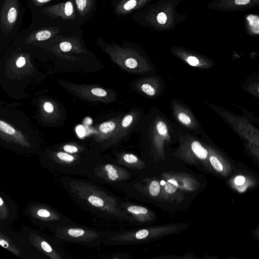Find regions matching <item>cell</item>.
I'll return each instance as SVG.
<instances>
[{
	"label": "cell",
	"instance_id": "35",
	"mask_svg": "<svg viewBox=\"0 0 259 259\" xmlns=\"http://www.w3.org/2000/svg\"><path fill=\"white\" fill-rule=\"evenodd\" d=\"M250 0H235V3L237 5H246L249 3Z\"/></svg>",
	"mask_w": 259,
	"mask_h": 259
},
{
	"label": "cell",
	"instance_id": "30",
	"mask_svg": "<svg viewBox=\"0 0 259 259\" xmlns=\"http://www.w3.org/2000/svg\"><path fill=\"white\" fill-rule=\"evenodd\" d=\"M136 0H130L124 4V9L126 10H130L136 6Z\"/></svg>",
	"mask_w": 259,
	"mask_h": 259
},
{
	"label": "cell",
	"instance_id": "11",
	"mask_svg": "<svg viewBox=\"0 0 259 259\" xmlns=\"http://www.w3.org/2000/svg\"><path fill=\"white\" fill-rule=\"evenodd\" d=\"M57 157L58 159L65 163H72L75 161V157L70 153L66 152H59L57 153Z\"/></svg>",
	"mask_w": 259,
	"mask_h": 259
},
{
	"label": "cell",
	"instance_id": "31",
	"mask_svg": "<svg viewBox=\"0 0 259 259\" xmlns=\"http://www.w3.org/2000/svg\"><path fill=\"white\" fill-rule=\"evenodd\" d=\"M157 20L159 23L161 24H165L167 20V16L164 13L161 12L158 14Z\"/></svg>",
	"mask_w": 259,
	"mask_h": 259
},
{
	"label": "cell",
	"instance_id": "26",
	"mask_svg": "<svg viewBox=\"0 0 259 259\" xmlns=\"http://www.w3.org/2000/svg\"><path fill=\"white\" fill-rule=\"evenodd\" d=\"M133 120V116L131 115H126L122 119L121 124L123 127H127L129 126L132 122Z\"/></svg>",
	"mask_w": 259,
	"mask_h": 259
},
{
	"label": "cell",
	"instance_id": "29",
	"mask_svg": "<svg viewBox=\"0 0 259 259\" xmlns=\"http://www.w3.org/2000/svg\"><path fill=\"white\" fill-rule=\"evenodd\" d=\"M188 63L192 66H196L198 65L199 61L194 56H189L187 59Z\"/></svg>",
	"mask_w": 259,
	"mask_h": 259
},
{
	"label": "cell",
	"instance_id": "19",
	"mask_svg": "<svg viewBox=\"0 0 259 259\" xmlns=\"http://www.w3.org/2000/svg\"><path fill=\"white\" fill-rule=\"evenodd\" d=\"M142 90L149 96H153L155 94V90L152 86L148 83H144L141 87Z\"/></svg>",
	"mask_w": 259,
	"mask_h": 259
},
{
	"label": "cell",
	"instance_id": "1",
	"mask_svg": "<svg viewBox=\"0 0 259 259\" xmlns=\"http://www.w3.org/2000/svg\"><path fill=\"white\" fill-rule=\"evenodd\" d=\"M19 14L17 0H5L1 13V26L6 33L10 32L17 22Z\"/></svg>",
	"mask_w": 259,
	"mask_h": 259
},
{
	"label": "cell",
	"instance_id": "4",
	"mask_svg": "<svg viewBox=\"0 0 259 259\" xmlns=\"http://www.w3.org/2000/svg\"><path fill=\"white\" fill-rule=\"evenodd\" d=\"M30 211L35 218L43 221H54L60 219L55 212L45 206H34Z\"/></svg>",
	"mask_w": 259,
	"mask_h": 259
},
{
	"label": "cell",
	"instance_id": "21",
	"mask_svg": "<svg viewBox=\"0 0 259 259\" xmlns=\"http://www.w3.org/2000/svg\"><path fill=\"white\" fill-rule=\"evenodd\" d=\"M179 120L185 124H189L191 123L190 117L184 112H180L178 115Z\"/></svg>",
	"mask_w": 259,
	"mask_h": 259
},
{
	"label": "cell",
	"instance_id": "23",
	"mask_svg": "<svg viewBox=\"0 0 259 259\" xmlns=\"http://www.w3.org/2000/svg\"><path fill=\"white\" fill-rule=\"evenodd\" d=\"M63 150L65 152L70 154L76 153L78 151L77 147L69 144L64 145L63 147Z\"/></svg>",
	"mask_w": 259,
	"mask_h": 259
},
{
	"label": "cell",
	"instance_id": "25",
	"mask_svg": "<svg viewBox=\"0 0 259 259\" xmlns=\"http://www.w3.org/2000/svg\"><path fill=\"white\" fill-rule=\"evenodd\" d=\"M125 65L127 67L133 69L138 66V62L135 59L130 58L125 61Z\"/></svg>",
	"mask_w": 259,
	"mask_h": 259
},
{
	"label": "cell",
	"instance_id": "14",
	"mask_svg": "<svg viewBox=\"0 0 259 259\" xmlns=\"http://www.w3.org/2000/svg\"><path fill=\"white\" fill-rule=\"evenodd\" d=\"M115 128V123L111 121L101 123L99 127L100 130L103 133H108L113 131Z\"/></svg>",
	"mask_w": 259,
	"mask_h": 259
},
{
	"label": "cell",
	"instance_id": "6",
	"mask_svg": "<svg viewBox=\"0 0 259 259\" xmlns=\"http://www.w3.org/2000/svg\"><path fill=\"white\" fill-rule=\"evenodd\" d=\"M59 31L58 28H46L33 32L30 34L31 39L36 41H44L47 40L55 35Z\"/></svg>",
	"mask_w": 259,
	"mask_h": 259
},
{
	"label": "cell",
	"instance_id": "12",
	"mask_svg": "<svg viewBox=\"0 0 259 259\" xmlns=\"http://www.w3.org/2000/svg\"><path fill=\"white\" fill-rule=\"evenodd\" d=\"M104 168L107 172V176L110 180L115 181L118 178L117 170L112 165L107 164L104 166Z\"/></svg>",
	"mask_w": 259,
	"mask_h": 259
},
{
	"label": "cell",
	"instance_id": "27",
	"mask_svg": "<svg viewBox=\"0 0 259 259\" xmlns=\"http://www.w3.org/2000/svg\"><path fill=\"white\" fill-rule=\"evenodd\" d=\"M124 160L128 163H135L137 161L138 158L132 154H126L123 156Z\"/></svg>",
	"mask_w": 259,
	"mask_h": 259
},
{
	"label": "cell",
	"instance_id": "3",
	"mask_svg": "<svg viewBox=\"0 0 259 259\" xmlns=\"http://www.w3.org/2000/svg\"><path fill=\"white\" fill-rule=\"evenodd\" d=\"M42 12L52 17H61L65 20L72 19L75 17L74 5L71 1L47 7L43 9Z\"/></svg>",
	"mask_w": 259,
	"mask_h": 259
},
{
	"label": "cell",
	"instance_id": "33",
	"mask_svg": "<svg viewBox=\"0 0 259 259\" xmlns=\"http://www.w3.org/2000/svg\"><path fill=\"white\" fill-rule=\"evenodd\" d=\"M26 63V60L25 58L23 56H20L18 58V59L16 61V65L18 67H22Z\"/></svg>",
	"mask_w": 259,
	"mask_h": 259
},
{
	"label": "cell",
	"instance_id": "34",
	"mask_svg": "<svg viewBox=\"0 0 259 259\" xmlns=\"http://www.w3.org/2000/svg\"><path fill=\"white\" fill-rule=\"evenodd\" d=\"M51 1V0H32L35 6H40Z\"/></svg>",
	"mask_w": 259,
	"mask_h": 259
},
{
	"label": "cell",
	"instance_id": "22",
	"mask_svg": "<svg viewBox=\"0 0 259 259\" xmlns=\"http://www.w3.org/2000/svg\"><path fill=\"white\" fill-rule=\"evenodd\" d=\"M246 182V179L244 176L242 175L237 176L234 180V183L237 187L242 186Z\"/></svg>",
	"mask_w": 259,
	"mask_h": 259
},
{
	"label": "cell",
	"instance_id": "13",
	"mask_svg": "<svg viewBox=\"0 0 259 259\" xmlns=\"http://www.w3.org/2000/svg\"><path fill=\"white\" fill-rule=\"evenodd\" d=\"M179 186L178 182L174 179H169L165 184L164 189L168 193H174L176 191Z\"/></svg>",
	"mask_w": 259,
	"mask_h": 259
},
{
	"label": "cell",
	"instance_id": "10",
	"mask_svg": "<svg viewBox=\"0 0 259 259\" xmlns=\"http://www.w3.org/2000/svg\"><path fill=\"white\" fill-rule=\"evenodd\" d=\"M0 244L3 247L12 252L15 254L18 255L19 254L18 249L11 243L8 240L6 239L4 236L3 237L2 235H1L0 238Z\"/></svg>",
	"mask_w": 259,
	"mask_h": 259
},
{
	"label": "cell",
	"instance_id": "24",
	"mask_svg": "<svg viewBox=\"0 0 259 259\" xmlns=\"http://www.w3.org/2000/svg\"><path fill=\"white\" fill-rule=\"evenodd\" d=\"M91 93L93 95L99 97H104L107 95V92L104 90L99 88L92 89Z\"/></svg>",
	"mask_w": 259,
	"mask_h": 259
},
{
	"label": "cell",
	"instance_id": "8",
	"mask_svg": "<svg viewBox=\"0 0 259 259\" xmlns=\"http://www.w3.org/2000/svg\"><path fill=\"white\" fill-rule=\"evenodd\" d=\"M78 13L82 17L86 15L92 9L93 0H74Z\"/></svg>",
	"mask_w": 259,
	"mask_h": 259
},
{
	"label": "cell",
	"instance_id": "16",
	"mask_svg": "<svg viewBox=\"0 0 259 259\" xmlns=\"http://www.w3.org/2000/svg\"><path fill=\"white\" fill-rule=\"evenodd\" d=\"M73 48V42L69 40L62 41L59 44V48L63 52H70Z\"/></svg>",
	"mask_w": 259,
	"mask_h": 259
},
{
	"label": "cell",
	"instance_id": "9",
	"mask_svg": "<svg viewBox=\"0 0 259 259\" xmlns=\"http://www.w3.org/2000/svg\"><path fill=\"white\" fill-rule=\"evenodd\" d=\"M191 148L193 152L199 158L205 159L207 158L208 151L199 142L197 141L193 142L191 144Z\"/></svg>",
	"mask_w": 259,
	"mask_h": 259
},
{
	"label": "cell",
	"instance_id": "37",
	"mask_svg": "<svg viewBox=\"0 0 259 259\" xmlns=\"http://www.w3.org/2000/svg\"><path fill=\"white\" fill-rule=\"evenodd\" d=\"M257 236L259 237V230L257 231Z\"/></svg>",
	"mask_w": 259,
	"mask_h": 259
},
{
	"label": "cell",
	"instance_id": "38",
	"mask_svg": "<svg viewBox=\"0 0 259 259\" xmlns=\"http://www.w3.org/2000/svg\"><path fill=\"white\" fill-rule=\"evenodd\" d=\"M258 92H259V89H258Z\"/></svg>",
	"mask_w": 259,
	"mask_h": 259
},
{
	"label": "cell",
	"instance_id": "7",
	"mask_svg": "<svg viewBox=\"0 0 259 259\" xmlns=\"http://www.w3.org/2000/svg\"><path fill=\"white\" fill-rule=\"evenodd\" d=\"M209 161L214 169L225 177L228 176L231 172V169L229 164H224L217 156H210Z\"/></svg>",
	"mask_w": 259,
	"mask_h": 259
},
{
	"label": "cell",
	"instance_id": "28",
	"mask_svg": "<svg viewBox=\"0 0 259 259\" xmlns=\"http://www.w3.org/2000/svg\"><path fill=\"white\" fill-rule=\"evenodd\" d=\"M149 234L147 230L143 229L139 230L136 234V237L139 239H142L146 238Z\"/></svg>",
	"mask_w": 259,
	"mask_h": 259
},
{
	"label": "cell",
	"instance_id": "15",
	"mask_svg": "<svg viewBox=\"0 0 259 259\" xmlns=\"http://www.w3.org/2000/svg\"><path fill=\"white\" fill-rule=\"evenodd\" d=\"M0 130L2 132L10 135L16 133V130L13 127L3 120L0 121Z\"/></svg>",
	"mask_w": 259,
	"mask_h": 259
},
{
	"label": "cell",
	"instance_id": "17",
	"mask_svg": "<svg viewBox=\"0 0 259 259\" xmlns=\"http://www.w3.org/2000/svg\"><path fill=\"white\" fill-rule=\"evenodd\" d=\"M160 190V185L156 181H152L149 186V192L152 196L157 195Z\"/></svg>",
	"mask_w": 259,
	"mask_h": 259
},
{
	"label": "cell",
	"instance_id": "5",
	"mask_svg": "<svg viewBox=\"0 0 259 259\" xmlns=\"http://www.w3.org/2000/svg\"><path fill=\"white\" fill-rule=\"evenodd\" d=\"M32 242L39 250L49 257L54 259L61 258L52 246L41 237L37 236L34 237Z\"/></svg>",
	"mask_w": 259,
	"mask_h": 259
},
{
	"label": "cell",
	"instance_id": "32",
	"mask_svg": "<svg viewBox=\"0 0 259 259\" xmlns=\"http://www.w3.org/2000/svg\"><path fill=\"white\" fill-rule=\"evenodd\" d=\"M44 109L48 113H52L54 110V106L49 102H46L44 104Z\"/></svg>",
	"mask_w": 259,
	"mask_h": 259
},
{
	"label": "cell",
	"instance_id": "20",
	"mask_svg": "<svg viewBox=\"0 0 259 259\" xmlns=\"http://www.w3.org/2000/svg\"><path fill=\"white\" fill-rule=\"evenodd\" d=\"M156 128L158 133L161 135H164L167 133V126L163 121H159L157 123Z\"/></svg>",
	"mask_w": 259,
	"mask_h": 259
},
{
	"label": "cell",
	"instance_id": "18",
	"mask_svg": "<svg viewBox=\"0 0 259 259\" xmlns=\"http://www.w3.org/2000/svg\"><path fill=\"white\" fill-rule=\"evenodd\" d=\"M127 210L135 214H144L147 212V208L139 206H131L128 207Z\"/></svg>",
	"mask_w": 259,
	"mask_h": 259
},
{
	"label": "cell",
	"instance_id": "2",
	"mask_svg": "<svg viewBox=\"0 0 259 259\" xmlns=\"http://www.w3.org/2000/svg\"><path fill=\"white\" fill-rule=\"evenodd\" d=\"M58 237L69 240L89 243L95 239L97 234L93 231L78 227H63L57 231Z\"/></svg>",
	"mask_w": 259,
	"mask_h": 259
},
{
	"label": "cell",
	"instance_id": "36",
	"mask_svg": "<svg viewBox=\"0 0 259 259\" xmlns=\"http://www.w3.org/2000/svg\"><path fill=\"white\" fill-rule=\"evenodd\" d=\"M253 153L259 158V151H253Z\"/></svg>",
	"mask_w": 259,
	"mask_h": 259
}]
</instances>
